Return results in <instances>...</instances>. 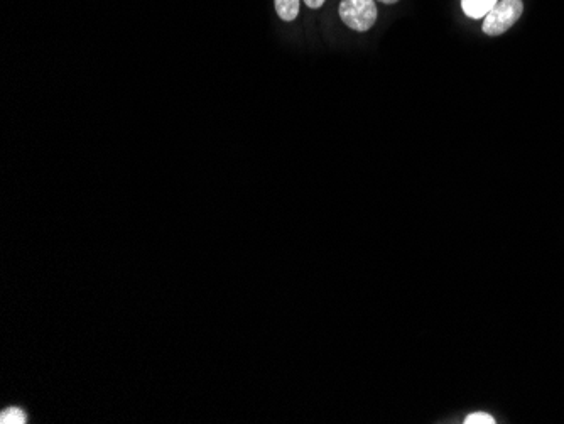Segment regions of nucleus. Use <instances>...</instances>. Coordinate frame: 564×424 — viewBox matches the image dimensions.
Returning <instances> with one entry per match:
<instances>
[{
	"mask_svg": "<svg viewBox=\"0 0 564 424\" xmlns=\"http://www.w3.org/2000/svg\"><path fill=\"white\" fill-rule=\"evenodd\" d=\"M524 12L522 0H499L497 6L483 19V33L487 36H500L507 33Z\"/></svg>",
	"mask_w": 564,
	"mask_h": 424,
	"instance_id": "nucleus-1",
	"label": "nucleus"
},
{
	"mask_svg": "<svg viewBox=\"0 0 564 424\" xmlns=\"http://www.w3.org/2000/svg\"><path fill=\"white\" fill-rule=\"evenodd\" d=\"M338 12L343 24L357 33H367L377 21L375 0H342Z\"/></svg>",
	"mask_w": 564,
	"mask_h": 424,
	"instance_id": "nucleus-2",
	"label": "nucleus"
},
{
	"mask_svg": "<svg viewBox=\"0 0 564 424\" xmlns=\"http://www.w3.org/2000/svg\"><path fill=\"white\" fill-rule=\"evenodd\" d=\"M499 0H461V9L472 19H485Z\"/></svg>",
	"mask_w": 564,
	"mask_h": 424,
	"instance_id": "nucleus-3",
	"label": "nucleus"
},
{
	"mask_svg": "<svg viewBox=\"0 0 564 424\" xmlns=\"http://www.w3.org/2000/svg\"><path fill=\"white\" fill-rule=\"evenodd\" d=\"M274 6L282 21L291 22L298 17L299 0H274Z\"/></svg>",
	"mask_w": 564,
	"mask_h": 424,
	"instance_id": "nucleus-4",
	"label": "nucleus"
},
{
	"mask_svg": "<svg viewBox=\"0 0 564 424\" xmlns=\"http://www.w3.org/2000/svg\"><path fill=\"white\" fill-rule=\"evenodd\" d=\"M0 423L2 424H26L28 423V414L21 408H7L0 414Z\"/></svg>",
	"mask_w": 564,
	"mask_h": 424,
	"instance_id": "nucleus-5",
	"label": "nucleus"
},
{
	"mask_svg": "<svg viewBox=\"0 0 564 424\" xmlns=\"http://www.w3.org/2000/svg\"><path fill=\"white\" fill-rule=\"evenodd\" d=\"M465 423L467 424H495L494 416H490L487 413H473L470 416H467L465 419Z\"/></svg>",
	"mask_w": 564,
	"mask_h": 424,
	"instance_id": "nucleus-6",
	"label": "nucleus"
},
{
	"mask_svg": "<svg viewBox=\"0 0 564 424\" xmlns=\"http://www.w3.org/2000/svg\"><path fill=\"white\" fill-rule=\"evenodd\" d=\"M306 6L310 7V9H320L323 4H325L326 0H303Z\"/></svg>",
	"mask_w": 564,
	"mask_h": 424,
	"instance_id": "nucleus-7",
	"label": "nucleus"
},
{
	"mask_svg": "<svg viewBox=\"0 0 564 424\" xmlns=\"http://www.w3.org/2000/svg\"><path fill=\"white\" fill-rule=\"evenodd\" d=\"M379 2H384V4H396L399 0H379Z\"/></svg>",
	"mask_w": 564,
	"mask_h": 424,
	"instance_id": "nucleus-8",
	"label": "nucleus"
}]
</instances>
